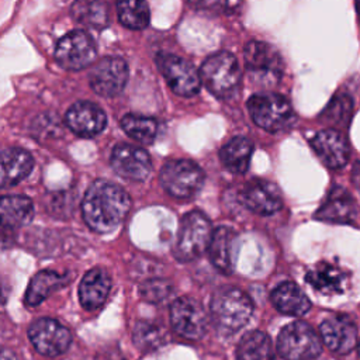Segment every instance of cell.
Wrapping results in <instances>:
<instances>
[{
    "label": "cell",
    "mask_w": 360,
    "mask_h": 360,
    "mask_svg": "<svg viewBox=\"0 0 360 360\" xmlns=\"http://www.w3.org/2000/svg\"><path fill=\"white\" fill-rule=\"evenodd\" d=\"M131 198L124 188L108 180H96L89 186L82 202L83 219L97 233L114 231L127 217Z\"/></svg>",
    "instance_id": "obj_1"
},
{
    "label": "cell",
    "mask_w": 360,
    "mask_h": 360,
    "mask_svg": "<svg viewBox=\"0 0 360 360\" xmlns=\"http://www.w3.org/2000/svg\"><path fill=\"white\" fill-rule=\"evenodd\" d=\"M211 319L222 333H235L250 319L253 302L248 294L235 287H224L211 298Z\"/></svg>",
    "instance_id": "obj_2"
},
{
    "label": "cell",
    "mask_w": 360,
    "mask_h": 360,
    "mask_svg": "<svg viewBox=\"0 0 360 360\" xmlns=\"http://www.w3.org/2000/svg\"><path fill=\"white\" fill-rule=\"evenodd\" d=\"M246 105L255 124L269 132L285 131L297 121L291 103L281 94L257 93L248 100Z\"/></svg>",
    "instance_id": "obj_3"
},
{
    "label": "cell",
    "mask_w": 360,
    "mask_h": 360,
    "mask_svg": "<svg viewBox=\"0 0 360 360\" xmlns=\"http://www.w3.org/2000/svg\"><path fill=\"white\" fill-rule=\"evenodd\" d=\"M212 226L210 219L201 211H190L181 219L179 225L177 239L173 249L174 257L180 262H191L208 250Z\"/></svg>",
    "instance_id": "obj_4"
},
{
    "label": "cell",
    "mask_w": 360,
    "mask_h": 360,
    "mask_svg": "<svg viewBox=\"0 0 360 360\" xmlns=\"http://www.w3.org/2000/svg\"><path fill=\"white\" fill-rule=\"evenodd\" d=\"M243 58L249 77L256 86L266 89L280 82L284 63L273 45L264 41H250L245 45Z\"/></svg>",
    "instance_id": "obj_5"
},
{
    "label": "cell",
    "mask_w": 360,
    "mask_h": 360,
    "mask_svg": "<svg viewBox=\"0 0 360 360\" xmlns=\"http://www.w3.org/2000/svg\"><path fill=\"white\" fill-rule=\"evenodd\" d=\"M202 84L217 97L231 96L240 82V72L236 58L221 51L208 56L200 70Z\"/></svg>",
    "instance_id": "obj_6"
},
{
    "label": "cell",
    "mask_w": 360,
    "mask_h": 360,
    "mask_svg": "<svg viewBox=\"0 0 360 360\" xmlns=\"http://www.w3.org/2000/svg\"><path fill=\"white\" fill-rule=\"evenodd\" d=\"M277 350L284 360H314L321 354L322 343L308 323L297 321L281 329Z\"/></svg>",
    "instance_id": "obj_7"
},
{
    "label": "cell",
    "mask_w": 360,
    "mask_h": 360,
    "mask_svg": "<svg viewBox=\"0 0 360 360\" xmlns=\"http://www.w3.org/2000/svg\"><path fill=\"white\" fill-rule=\"evenodd\" d=\"M160 184L165 191L176 198H190L195 195L202 183L204 173L201 167L187 159L167 160L160 169Z\"/></svg>",
    "instance_id": "obj_8"
},
{
    "label": "cell",
    "mask_w": 360,
    "mask_h": 360,
    "mask_svg": "<svg viewBox=\"0 0 360 360\" xmlns=\"http://www.w3.org/2000/svg\"><path fill=\"white\" fill-rule=\"evenodd\" d=\"M156 66L174 94L190 97L198 93L202 83L201 76L186 59L173 53L160 52L156 56Z\"/></svg>",
    "instance_id": "obj_9"
},
{
    "label": "cell",
    "mask_w": 360,
    "mask_h": 360,
    "mask_svg": "<svg viewBox=\"0 0 360 360\" xmlns=\"http://www.w3.org/2000/svg\"><path fill=\"white\" fill-rule=\"evenodd\" d=\"M97 48L93 38L83 30L63 35L55 48V60L66 70H80L94 62Z\"/></svg>",
    "instance_id": "obj_10"
},
{
    "label": "cell",
    "mask_w": 360,
    "mask_h": 360,
    "mask_svg": "<svg viewBox=\"0 0 360 360\" xmlns=\"http://www.w3.org/2000/svg\"><path fill=\"white\" fill-rule=\"evenodd\" d=\"M170 323L177 335L197 340L207 333L208 315L202 305L191 297H180L170 305Z\"/></svg>",
    "instance_id": "obj_11"
},
{
    "label": "cell",
    "mask_w": 360,
    "mask_h": 360,
    "mask_svg": "<svg viewBox=\"0 0 360 360\" xmlns=\"http://www.w3.org/2000/svg\"><path fill=\"white\" fill-rule=\"evenodd\" d=\"M28 338L34 349L46 357L63 354L70 343V330L59 321L52 318H39L30 325Z\"/></svg>",
    "instance_id": "obj_12"
},
{
    "label": "cell",
    "mask_w": 360,
    "mask_h": 360,
    "mask_svg": "<svg viewBox=\"0 0 360 360\" xmlns=\"http://www.w3.org/2000/svg\"><path fill=\"white\" fill-rule=\"evenodd\" d=\"M129 77L127 62L118 56H105L97 62L89 76L91 89L104 97L118 96Z\"/></svg>",
    "instance_id": "obj_13"
},
{
    "label": "cell",
    "mask_w": 360,
    "mask_h": 360,
    "mask_svg": "<svg viewBox=\"0 0 360 360\" xmlns=\"http://www.w3.org/2000/svg\"><path fill=\"white\" fill-rule=\"evenodd\" d=\"M110 163L118 176L134 181H145L152 172L149 153L131 143L115 145L110 156Z\"/></svg>",
    "instance_id": "obj_14"
},
{
    "label": "cell",
    "mask_w": 360,
    "mask_h": 360,
    "mask_svg": "<svg viewBox=\"0 0 360 360\" xmlns=\"http://www.w3.org/2000/svg\"><path fill=\"white\" fill-rule=\"evenodd\" d=\"M239 200L248 210L259 215H271L283 205L278 187L263 179L248 181L239 193Z\"/></svg>",
    "instance_id": "obj_15"
},
{
    "label": "cell",
    "mask_w": 360,
    "mask_h": 360,
    "mask_svg": "<svg viewBox=\"0 0 360 360\" xmlns=\"http://www.w3.org/2000/svg\"><path fill=\"white\" fill-rule=\"evenodd\" d=\"M65 121L73 134L82 138H93L105 128L107 117L97 104L77 101L68 110Z\"/></svg>",
    "instance_id": "obj_16"
},
{
    "label": "cell",
    "mask_w": 360,
    "mask_h": 360,
    "mask_svg": "<svg viewBox=\"0 0 360 360\" xmlns=\"http://www.w3.org/2000/svg\"><path fill=\"white\" fill-rule=\"evenodd\" d=\"M322 342L338 354L352 352L357 343V329L346 315H333L322 321L319 326Z\"/></svg>",
    "instance_id": "obj_17"
},
{
    "label": "cell",
    "mask_w": 360,
    "mask_h": 360,
    "mask_svg": "<svg viewBox=\"0 0 360 360\" xmlns=\"http://www.w3.org/2000/svg\"><path fill=\"white\" fill-rule=\"evenodd\" d=\"M311 146L316 156L330 169H340L349 160V145L338 129H322L311 139Z\"/></svg>",
    "instance_id": "obj_18"
},
{
    "label": "cell",
    "mask_w": 360,
    "mask_h": 360,
    "mask_svg": "<svg viewBox=\"0 0 360 360\" xmlns=\"http://www.w3.org/2000/svg\"><path fill=\"white\" fill-rule=\"evenodd\" d=\"M307 283L323 295L342 294L349 283V274L338 264L319 262L305 274Z\"/></svg>",
    "instance_id": "obj_19"
},
{
    "label": "cell",
    "mask_w": 360,
    "mask_h": 360,
    "mask_svg": "<svg viewBox=\"0 0 360 360\" xmlns=\"http://www.w3.org/2000/svg\"><path fill=\"white\" fill-rule=\"evenodd\" d=\"M314 217L325 222L352 224L356 217V204L345 188L333 187Z\"/></svg>",
    "instance_id": "obj_20"
},
{
    "label": "cell",
    "mask_w": 360,
    "mask_h": 360,
    "mask_svg": "<svg viewBox=\"0 0 360 360\" xmlns=\"http://www.w3.org/2000/svg\"><path fill=\"white\" fill-rule=\"evenodd\" d=\"M110 290V274L101 267H94L83 276L79 284V301L82 307L89 311L97 309L107 300Z\"/></svg>",
    "instance_id": "obj_21"
},
{
    "label": "cell",
    "mask_w": 360,
    "mask_h": 360,
    "mask_svg": "<svg viewBox=\"0 0 360 360\" xmlns=\"http://www.w3.org/2000/svg\"><path fill=\"white\" fill-rule=\"evenodd\" d=\"M34 167L32 156L21 148H6L1 152V186H15L24 180Z\"/></svg>",
    "instance_id": "obj_22"
},
{
    "label": "cell",
    "mask_w": 360,
    "mask_h": 360,
    "mask_svg": "<svg viewBox=\"0 0 360 360\" xmlns=\"http://www.w3.org/2000/svg\"><path fill=\"white\" fill-rule=\"evenodd\" d=\"M270 300L277 311L285 315L300 316L309 308L311 302L302 290L292 281H284L278 284L270 295Z\"/></svg>",
    "instance_id": "obj_23"
},
{
    "label": "cell",
    "mask_w": 360,
    "mask_h": 360,
    "mask_svg": "<svg viewBox=\"0 0 360 360\" xmlns=\"http://www.w3.org/2000/svg\"><path fill=\"white\" fill-rule=\"evenodd\" d=\"M70 276L68 273H58L55 270H41L30 281L24 301L28 307L39 305L52 291L60 290L69 284Z\"/></svg>",
    "instance_id": "obj_24"
},
{
    "label": "cell",
    "mask_w": 360,
    "mask_h": 360,
    "mask_svg": "<svg viewBox=\"0 0 360 360\" xmlns=\"http://www.w3.org/2000/svg\"><path fill=\"white\" fill-rule=\"evenodd\" d=\"M235 231L229 226H218L214 229L208 246L211 263L222 273H231L233 269V242Z\"/></svg>",
    "instance_id": "obj_25"
},
{
    "label": "cell",
    "mask_w": 360,
    "mask_h": 360,
    "mask_svg": "<svg viewBox=\"0 0 360 360\" xmlns=\"http://www.w3.org/2000/svg\"><path fill=\"white\" fill-rule=\"evenodd\" d=\"M253 143L245 136H235L219 150L222 165L235 174H243L249 169Z\"/></svg>",
    "instance_id": "obj_26"
},
{
    "label": "cell",
    "mask_w": 360,
    "mask_h": 360,
    "mask_svg": "<svg viewBox=\"0 0 360 360\" xmlns=\"http://www.w3.org/2000/svg\"><path fill=\"white\" fill-rule=\"evenodd\" d=\"M3 228H20L31 222L34 217L32 201L25 195H6L0 202Z\"/></svg>",
    "instance_id": "obj_27"
},
{
    "label": "cell",
    "mask_w": 360,
    "mask_h": 360,
    "mask_svg": "<svg viewBox=\"0 0 360 360\" xmlns=\"http://www.w3.org/2000/svg\"><path fill=\"white\" fill-rule=\"evenodd\" d=\"M236 357L238 360H273V343L264 332L250 330L239 340Z\"/></svg>",
    "instance_id": "obj_28"
},
{
    "label": "cell",
    "mask_w": 360,
    "mask_h": 360,
    "mask_svg": "<svg viewBox=\"0 0 360 360\" xmlns=\"http://www.w3.org/2000/svg\"><path fill=\"white\" fill-rule=\"evenodd\" d=\"M117 14L122 25L131 30H142L148 27L150 13L145 0H118Z\"/></svg>",
    "instance_id": "obj_29"
},
{
    "label": "cell",
    "mask_w": 360,
    "mask_h": 360,
    "mask_svg": "<svg viewBox=\"0 0 360 360\" xmlns=\"http://www.w3.org/2000/svg\"><path fill=\"white\" fill-rule=\"evenodd\" d=\"M121 127L125 134L142 143H152L158 136L159 124L152 117L138 115V114H127L121 120Z\"/></svg>",
    "instance_id": "obj_30"
},
{
    "label": "cell",
    "mask_w": 360,
    "mask_h": 360,
    "mask_svg": "<svg viewBox=\"0 0 360 360\" xmlns=\"http://www.w3.org/2000/svg\"><path fill=\"white\" fill-rule=\"evenodd\" d=\"M73 14L82 24L96 27L97 30L108 24L107 7L100 0H77L73 4Z\"/></svg>",
    "instance_id": "obj_31"
},
{
    "label": "cell",
    "mask_w": 360,
    "mask_h": 360,
    "mask_svg": "<svg viewBox=\"0 0 360 360\" xmlns=\"http://www.w3.org/2000/svg\"><path fill=\"white\" fill-rule=\"evenodd\" d=\"M132 338L136 347L142 352H152L167 340L163 328L148 321H139L135 323Z\"/></svg>",
    "instance_id": "obj_32"
},
{
    "label": "cell",
    "mask_w": 360,
    "mask_h": 360,
    "mask_svg": "<svg viewBox=\"0 0 360 360\" xmlns=\"http://www.w3.org/2000/svg\"><path fill=\"white\" fill-rule=\"evenodd\" d=\"M352 111H353L352 98L346 94H338L325 108L323 117L326 121L335 125H343L349 122L352 117Z\"/></svg>",
    "instance_id": "obj_33"
},
{
    "label": "cell",
    "mask_w": 360,
    "mask_h": 360,
    "mask_svg": "<svg viewBox=\"0 0 360 360\" xmlns=\"http://www.w3.org/2000/svg\"><path fill=\"white\" fill-rule=\"evenodd\" d=\"M139 292L145 301L156 304L165 301L173 292V285L165 278H150L141 284Z\"/></svg>",
    "instance_id": "obj_34"
},
{
    "label": "cell",
    "mask_w": 360,
    "mask_h": 360,
    "mask_svg": "<svg viewBox=\"0 0 360 360\" xmlns=\"http://www.w3.org/2000/svg\"><path fill=\"white\" fill-rule=\"evenodd\" d=\"M188 1L193 7L202 8V10H212L226 3V0H188Z\"/></svg>",
    "instance_id": "obj_35"
},
{
    "label": "cell",
    "mask_w": 360,
    "mask_h": 360,
    "mask_svg": "<svg viewBox=\"0 0 360 360\" xmlns=\"http://www.w3.org/2000/svg\"><path fill=\"white\" fill-rule=\"evenodd\" d=\"M352 181H353L357 193L360 194V162L354 163V166L352 169Z\"/></svg>",
    "instance_id": "obj_36"
},
{
    "label": "cell",
    "mask_w": 360,
    "mask_h": 360,
    "mask_svg": "<svg viewBox=\"0 0 360 360\" xmlns=\"http://www.w3.org/2000/svg\"><path fill=\"white\" fill-rule=\"evenodd\" d=\"M0 360H17V357H15V354H14L11 350L3 349V350H1V357H0Z\"/></svg>",
    "instance_id": "obj_37"
},
{
    "label": "cell",
    "mask_w": 360,
    "mask_h": 360,
    "mask_svg": "<svg viewBox=\"0 0 360 360\" xmlns=\"http://www.w3.org/2000/svg\"><path fill=\"white\" fill-rule=\"evenodd\" d=\"M359 354H360V343H359Z\"/></svg>",
    "instance_id": "obj_38"
}]
</instances>
